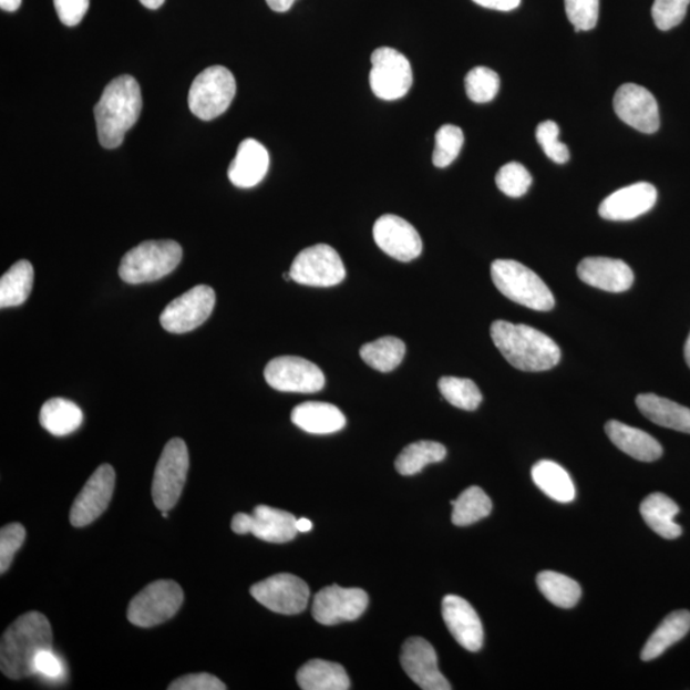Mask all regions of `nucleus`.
<instances>
[{"instance_id": "40", "label": "nucleus", "mask_w": 690, "mask_h": 690, "mask_svg": "<svg viewBox=\"0 0 690 690\" xmlns=\"http://www.w3.org/2000/svg\"><path fill=\"white\" fill-rule=\"evenodd\" d=\"M496 186L506 196L518 198L528 193L532 176L525 165L512 162L502 166L497 172Z\"/></svg>"}, {"instance_id": "31", "label": "nucleus", "mask_w": 690, "mask_h": 690, "mask_svg": "<svg viewBox=\"0 0 690 690\" xmlns=\"http://www.w3.org/2000/svg\"><path fill=\"white\" fill-rule=\"evenodd\" d=\"M83 413L76 403L69 399H50L40 411V423L54 436H66L79 430Z\"/></svg>"}, {"instance_id": "11", "label": "nucleus", "mask_w": 690, "mask_h": 690, "mask_svg": "<svg viewBox=\"0 0 690 690\" xmlns=\"http://www.w3.org/2000/svg\"><path fill=\"white\" fill-rule=\"evenodd\" d=\"M265 380L279 392L313 394L326 387L319 365L296 356H281L266 364Z\"/></svg>"}, {"instance_id": "2", "label": "nucleus", "mask_w": 690, "mask_h": 690, "mask_svg": "<svg viewBox=\"0 0 690 690\" xmlns=\"http://www.w3.org/2000/svg\"><path fill=\"white\" fill-rule=\"evenodd\" d=\"M490 332L504 359L521 371H547L562 359L559 346L535 328L497 320Z\"/></svg>"}, {"instance_id": "10", "label": "nucleus", "mask_w": 690, "mask_h": 690, "mask_svg": "<svg viewBox=\"0 0 690 690\" xmlns=\"http://www.w3.org/2000/svg\"><path fill=\"white\" fill-rule=\"evenodd\" d=\"M290 278L309 287H334L346 279V268L334 248L316 245L299 253L290 266Z\"/></svg>"}, {"instance_id": "6", "label": "nucleus", "mask_w": 690, "mask_h": 690, "mask_svg": "<svg viewBox=\"0 0 690 690\" xmlns=\"http://www.w3.org/2000/svg\"><path fill=\"white\" fill-rule=\"evenodd\" d=\"M236 91V79L226 66H209L198 74L189 89V110L203 121L218 119L227 112Z\"/></svg>"}, {"instance_id": "35", "label": "nucleus", "mask_w": 690, "mask_h": 690, "mask_svg": "<svg viewBox=\"0 0 690 690\" xmlns=\"http://www.w3.org/2000/svg\"><path fill=\"white\" fill-rule=\"evenodd\" d=\"M537 586L548 601L562 609L575 608L581 596V589L577 581L562 575V573L552 570L539 573Z\"/></svg>"}, {"instance_id": "1", "label": "nucleus", "mask_w": 690, "mask_h": 690, "mask_svg": "<svg viewBox=\"0 0 690 690\" xmlns=\"http://www.w3.org/2000/svg\"><path fill=\"white\" fill-rule=\"evenodd\" d=\"M53 631L45 615L31 611L21 615L4 631L0 643V669L7 678L20 680L35 674L37 656L53 648Z\"/></svg>"}, {"instance_id": "51", "label": "nucleus", "mask_w": 690, "mask_h": 690, "mask_svg": "<svg viewBox=\"0 0 690 690\" xmlns=\"http://www.w3.org/2000/svg\"><path fill=\"white\" fill-rule=\"evenodd\" d=\"M313 528L312 522L306 518L297 519V529L298 532H310Z\"/></svg>"}, {"instance_id": "43", "label": "nucleus", "mask_w": 690, "mask_h": 690, "mask_svg": "<svg viewBox=\"0 0 690 690\" xmlns=\"http://www.w3.org/2000/svg\"><path fill=\"white\" fill-rule=\"evenodd\" d=\"M690 0H655L652 19L661 31L674 29L683 22Z\"/></svg>"}, {"instance_id": "25", "label": "nucleus", "mask_w": 690, "mask_h": 690, "mask_svg": "<svg viewBox=\"0 0 690 690\" xmlns=\"http://www.w3.org/2000/svg\"><path fill=\"white\" fill-rule=\"evenodd\" d=\"M295 425L309 434L329 435L346 428V415L338 406L322 402H306L292 411Z\"/></svg>"}, {"instance_id": "21", "label": "nucleus", "mask_w": 690, "mask_h": 690, "mask_svg": "<svg viewBox=\"0 0 690 690\" xmlns=\"http://www.w3.org/2000/svg\"><path fill=\"white\" fill-rule=\"evenodd\" d=\"M443 618L449 631L465 650L478 652L484 646V627L475 609L464 598L447 595L443 600Z\"/></svg>"}, {"instance_id": "17", "label": "nucleus", "mask_w": 690, "mask_h": 690, "mask_svg": "<svg viewBox=\"0 0 690 690\" xmlns=\"http://www.w3.org/2000/svg\"><path fill=\"white\" fill-rule=\"evenodd\" d=\"M614 110L628 126L639 132L651 133L660 128L659 104L646 87L626 83L614 97Z\"/></svg>"}, {"instance_id": "27", "label": "nucleus", "mask_w": 690, "mask_h": 690, "mask_svg": "<svg viewBox=\"0 0 690 690\" xmlns=\"http://www.w3.org/2000/svg\"><path fill=\"white\" fill-rule=\"evenodd\" d=\"M639 511L647 526L662 538L676 539L683 534V528L676 522L679 506L669 496L651 494L645 498Z\"/></svg>"}, {"instance_id": "28", "label": "nucleus", "mask_w": 690, "mask_h": 690, "mask_svg": "<svg viewBox=\"0 0 690 690\" xmlns=\"http://www.w3.org/2000/svg\"><path fill=\"white\" fill-rule=\"evenodd\" d=\"M297 683L303 690H348L351 688L342 665L326 660H311L297 672Z\"/></svg>"}, {"instance_id": "46", "label": "nucleus", "mask_w": 690, "mask_h": 690, "mask_svg": "<svg viewBox=\"0 0 690 690\" xmlns=\"http://www.w3.org/2000/svg\"><path fill=\"white\" fill-rule=\"evenodd\" d=\"M90 0H54L58 17L65 27H78L89 11Z\"/></svg>"}, {"instance_id": "4", "label": "nucleus", "mask_w": 690, "mask_h": 690, "mask_svg": "<svg viewBox=\"0 0 690 690\" xmlns=\"http://www.w3.org/2000/svg\"><path fill=\"white\" fill-rule=\"evenodd\" d=\"M495 287L511 301L535 311H552L555 298L544 280L527 266L514 260H496L492 265Z\"/></svg>"}, {"instance_id": "16", "label": "nucleus", "mask_w": 690, "mask_h": 690, "mask_svg": "<svg viewBox=\"0 0 690 690\" xmlns=\"http://www.w3.org/2000/svg\"><path fill=\"white\" fill-rule=\"evenodd\" d=\"M115 472L111 464H103L89 478L72 505L70 521L73 527H85L102 515L112 501Z\"/></svg>"}, {"instance_id": "20", "label": "nucleus", "mask_w": 690, "mask_h": 690, "mask_svg": "<svg viewBox=\"0 0 690 690\" xmlns=\"http://www.w3.org/2000/svg\"><path fill=\"white\" fill-rule=\"evenodd\" d=\"M656 202L658 189L651 183L638 182L606 197L598 213L606 220L628 222L650 212Z\"/></svg>"}, {"instance_id": "15", "label": "nucleus", "mask_w": 690, "mask_h": 690, "mask_svg": "<svg viewBox=\"0 0 690 690\" xmlns=\"http://www.w3.org/2000/svg\"><path fill=\"white\" fill-rule=\"evenodd\" d=\"M369 606V596L361 588L332 585L316 594L312 617L323 626H336L362 617Z\"/></svg>"}, {"instance_id": "33", "label": "nucleus", "mask_w": 690, "mask_h": 690, "mask_svg": "<svg viewBox=\"0 0 690 690\" xmlns=\"http://www.w3.org/2000/svg\"><path fill=\"white\" fill-rule=\"evenodd\" d=\"M445 456L446 447L443 444L422 440L403 449L395 461V468L402 476H413L429 464L443 462Z\"/></svg>"}, {"instance_id": "45", "label": "nucleus", "mask_w": 690, "mask_h": 690, "mask_svg": "<svg viewBox=\"0 0 690 690\" xmlns=\"http://www.w3.org/2000/svg\"><path fill=\"white\" fill-rule=\"evenodd\" d=\"M171 690H226V684L218 678L202 672V674H188L174 680L168 687Z\"/></svg>"}, {"instance_id": "32", "label": "nucleus", "mask_w": 690, "mask_h": 690, "mask_svg": "<svg viewBox=\"0 0 690 690\" xmlns=\"http://www.w3.org/2000/svg\"><path fill=\"white\" fill-rule=\"evenodd\" d=\"M33 286V268L28 260L12 265L0 279V307H17L27 302Z\"/></svg>"}, {"instance_id": "47", "label": "nucleus", "mask_w": 690, "mask_h": 690, "mask_svg": "<svg viewBox=\"0 0 690 690\" xmlns=\"http://www.w3.org/2000/svg\"><path fill=\"white\" fill-rule=\"evenodd\" d=\"M33 671L35 674L50 680H61L65 674L63 662L53 652V648L43 650L37 656L35 662H33Z\"/></svg>"}, {"instance_id": "19", "label": "nucleus", "mask_w": 690, "mask_h": 690, "mask_svg": "<svg viewBox=\"0 0 690 690\" xmlns=\"http://www.w3.org/2000/svg\"><path fill=\"white\" fill-rule=\"evenodd\" d=\"M373 239L390 257L402 262H410L422 253V239L419 231L409 222L397 215H382L373 226Z\"/></svg>"}, {"instance_id": "7", "label": "nucleus", "mask_w": 690, "mask_h": 690, "mask_svg": "<svg viewBox=\"0 0 690 690\" xmlns=\"http://www.w3.org/2000/svg\"><path fill=\"white\" fill-rule=\"evenodd\" d=\"M189 455L185 442L174 437L165 445L156 464L152 494L157 509L169 512L176 506L186 485Z\"/></svg>"}, {"instance_id": "39", "label": "nucleus", "mask_w": 690, "mask_h": 690, "mask_svg": "<svg viewBox=\"0 0 690 690\" xmlns=\"http://www.w3.org/2000/svg\"><path fill=\"white\" fill-rule=\"evenodd\" d=\"M436 145L432 163L437 168H446L459 157L464 144L463 131L453 124H445L436 133Z\"/></svg>"}, {"instance_id": "3", "label": "nucleus", "mask_w": 690, "mask_h": 690, "mask_svg": "<svg viewBox=\"0 0 690 690\" xmlns=\"http://www.w3.org/2000/svg\"><path fill=\"white\" fill-rule=\"evenodd\" d=\"M143 107L138 82L123 74L104 90L95 105V121L100 145L115 148L122 145L126 133L135 126Z\"/></svg>"}, {"instance_id": "12", "label": "nucleus", "mask_w": 690, "mask_h": 690, "mask_svg": "<svg viewBox=\"0 0 690 690\" xmlns=\"http://www.w3.org/2000/svg\"><path fill=\"white\" fill-rule=\"evenodd\" d=\"M231 529L237 535L251 534L271 544L292 542L298 534L297 518L292 513L266 505L256 506L253 514H236L231 519Z\"/></svg>"}, {"instance_id": "42", "label": "nucleus", "mask_w": 690, "mask_h": 690, "mask_svg": "<svg viewBox=\"0 0 690 690\" xmlns=\"http://www.w3.org/2000/svg\"><path fill=\"white\" fill-rule=\"evenodd\" d=\"M565 12L576 31H589L596 28L600 14V0H564Z\"/></svg>"}, {"instance_id": "14", "label": "nucleus", "mask_w": 690, "mask_h": 690, "mask_svg": "<svg viewBox=\"0 0 690 690\" xmlns=\"http://www.w3.org/2000/svg\"><path fill=\"white\" fill-rule=\"evenodd\" d=\"M251 595L266 609L282 615H296L306 610L310 600V588L301 578L280 573L254 585Z\"/></svg>"}, {"instance_id": "54", "label": "nucleus", "mask_w": 690, "mask_h": 690, "mask_svg": "<svg viewBox=\"0 0 690 690\" xmlns=\"http://www.w3.org/2000/svg\"><path fill=\"white\" fill-rule=\"evenodd\" d=\"M164 518H168V512H162Z\"/></svg>"}, {"instance_id": "23", "label": "nucleus", "mask_w": 690, "mask_h": 690, "mask_svg": "<svg viewBox=\"0 0 690 690\" xmlns=\"http://www.w3.org/2000/svg\"><path fill=\"white\" fill-rule=\"evenodd\" d=\"M270 156L259 141L246 138L239 144L235 159L229 165L228 177L239 188H251L265 178Z\"/></svg>"}, {"instance_id": "52", "label": "nucleus", "mask_w": 690, "mask_h": 690, "mask_svg": "<svg viewBox=\"0 0 690 690\" xmlns=\"http://www.w3.org/2000/svg\"><path fill=\"white\" fill-rule=\"evenodd\" d=\"M141 4H143L144 7L148 8V10H157V8H161L165 0H140Z\"/></svg>"}, {"instance_id": "50", "label": "nucleus", "mask_w": 690, "mask_h": 690, "mask_svg": "<svg viewBox=\"0 0 690 690\" xmlns=\"http://www.w3.org/2000/svg\"><path fill=\"white\" fill-rule=\"evenodd\" d=\"M22 0H0V7L6 12H16L19 10Z\"/></svg>"}, {"instance_id": "5", "label": "nucleus", "mask_w": 690, "mask_h": 690, "mask_svg": "<svg viewBox=\"0 0 690 690\" xmlns=\"http://www.w3.org/2000/svg\"><path fill=\"white\" fill-rule=\"evenodd\" d=\"M182 247L176 240H146L123 256L120 277L128 285L159 280L176 270Z\"/></svg>"}, {"instance_id": "8", "label": "nucleus", "mask_w": 690, "mask_h": 690, "mask_svg": "<svg viewBox=\"0 0 690 690\" xmlns=\"http://www.w3.org/2000/svg\"><path fill=\"white\" fill-rule=\"evenodd\" d=\"M183 589L174 580H156L133 597L127 618L133 626L152 628L168 621L183 604Z\"/></svg>"}, {"instance_id": "36", "label": "nucleus", "mask_w": 690, "mask_h": 690, "mask_svg": "<svg viewBox=\"0 0 690 690\" xmlns=\"http://www.w3.org/2000/svg\"><path fill=\"white\" fill-rule=\"evenodd\" d=\"M452 522L459 527L471 526L488 517L493 511L492 498L477 486L464 490L461 496L452 502Z\"/></svg>"}, {"instance_id": "24", "label": "nucleus", "mask_w": 690, "mask_h": 690, "mask_svg": "<svg viewBox=\"0 0 690 690\" xmlns=\"http://www.w3.org/2000/svg\"><path fill=\"white\" fill-rule=\"evenodd\" d=\"M611 443L631 459L641 462H655L661 459V444L647 432L626 425L619 421H609L605 426Z\"/></svg>"}, {"instance_id": "34", "label": "nucleus", "mask_w": 690, "mask_h": 690, "mask_svg": "<svg viewBox=\"0 0 690 690\" xmlns=\"http://www.w3.org/2000/svg\"><path fill=\"white\" fill-rule=\"evenodd\" d=\"M403 340L395 337H384L362 346L360 354L364 363L380 372H392L402 363L405 356Z\"/></svg>"}, {"instance_id": "37", "label": "nucleus", "mask_w": 690, "mask_h": 690, "mask_svg": "<svg viewBox=\"0 0 690 690\" xmlns=\"http://www.w3.org/2000/svg\"><path fill=\"white\" fill-rule=\"evenodd\" d=\"M440 393L456 409L475 411L482 402L478 387L470 379L444 377L439 380Z\"/></svg>"}, {"instance_id": "44", "label": "nucleus", "mask_w": 690, "mask_h": 690, "mask_svg": "<svg viewBox=\"0 0 690 690\" xmlns=\"http://www.w3.org/2000/svg\"><path fill=\"white\" fill-rule=\"evenodd\" d=\"M27 538V529L20 523H11L0 531V573L10 569L14 555Z\"/></svg>"}, {"instance_id": "48", "label": "nucleus", "mask_w": 690, "mask_h": 690, "mask_svg": "<svg viewBox=\"0 0 690 690\" xmlns=\"http://www.w3.org/2000/svg\"><path fill=\"white\" fill-rule=\"evenodd\" d=\"M473 2L488 10L509 12L518 8L522 0H473Z\"/></svg>"}, {"instance_id": "26", "label": "nucleus", "mask_w": 690, "mask_h": 690, "mask_svg": "<svg viewBox=\"0 0 690 690\" xmlns=\"http://www.w3.org/2000/svg\"><path fill=\"white\" fill-rule=\"evenodd\" d=\"M636 404L645 418L656 425L690 434V410L687 406L656 394L638 395Z\"/></svg>"}, {"instance_id": "13", "label": "nucleus", "mask_w": 690, "mask_h": 690, "mask_svg": "<svg viewBox=\"0 0 690 690\" xmlns=\"http://www.w3.org/2000/svg\"><path fill=\"white\" fill-rule=\"evenodd\" d=\"M215 292L209 286H196L174 299L161 315L162 327L172 334L193 331L210 318Z\"/></svg>"}, {"instance_id": "41", "label": "nucleus", "mask_w": 690, "mask_h": 690, "mask_svg": "<svg viewBox=\"0 0 690 690\" xmlns=\"http://www.w3.org/2000/svg\"><path fill=\"white\" fill-rule=\"evenodd\" d=\"M560 128L554 121H545L538 124L536 138L544 153L556 164H565L570 159L567 145L560 143Z\"/></svg>"}, {"instance_id": "29", "label": "nucleus", "mask_w": 690, "mask_h": 690, "mask_svg": "<svg viewBox=\"0 0 690 690\" xmlns=\"http://www.w3.org/2000/svg\"><path fill=\"white\" fill-rule=\"evenodd\" d=\"M690 630V612L679 610L668 615L658 629L653 631L643 647L641 659L652 661L660 658L672 645L683 639Z\"/></svg>"}, {"instance_id": "9", "label": "nucleus", "mask_w": 690, "mask_h": 690, "mask_svg": "<svg viewBox=\"0 0 690 690\" xmlns=\"http://www.w3.org/2000/svg\"><path fill=\"white\" fill-rule=\"evenodd\" d=\"M370 86L382 100L393 102L409 94L413 83L412 66L398 50L382 47L371 56Z\"/></svg>"}, {"instance_id": "30", "label": "nucleus", "mask_w": 690, "mask_h": 690, "mask_svg": "<svg viewBox=\"0 0 690 690\" xmlns=\"http://www.w3.org/2000/svg\"><path fill=\"white\" fill-rule=\"evenodd\" d=\"M531 473L536 486L553 501L558 503L575 501V484L560 464L553 461H539Z\"/></svg>"}, {"instance_id": "22", "label": "nucleus", "mask_w": 690, "mask_h": 690, "mask_svg": "<svg viewBox=\"0 0 690 690\" xmlns=\"http://www.w3.org/2000/svg\"><path fill=\"white\" fill-rule=\"evenodd\" d=\"M577 272L586 285L611 293L626 292L635 281V274L625 261L609 257H587L579 262Z\"/></svg>"}, {"instance_id": "53", "label": "nucleus", "mask_w": 690, "mask_h": 690, "mask_svg": "<svg viewBox=\"0 0 690 690\" xmlns=\"http://www.w3.org/2000/svg\"><path fill=\"white\" fill-rule=\"evenodd\" d=\"M684 356H686V361H687V363H688V365L690 368V334H689V337L687 339V342H686Z\"/></svg>"}, {"instance_id": "49", "label": "nucleus", "mask_w": 690, "mask_h": 690, "mask_svg": "<svg viewBox=\"0 0 690 690\" xmlns=\"http://www.w3.org/2000/svg\"><path fill=\"white\" fill-rule=\"evenodd\" d=\"M274 12L285 13L296 3V0H266Z\"/></svg>"}, {"instance_id": "18", "label": "nucleus", "mask_w": 690, "mask_h": 690, "mask_svg": "<svg viewBox=\"0 0 690 690\" xmlns=\"http://www.w3.org/2000/svg\"><path fill=\"white\" fill-rule=\"evenodd\" d=\"M401 663L415 684L423 690H451L452 686L437 667L435 648L426 639L412 637L402 647Z\"/></svg>"}, {"instance_id": "38", "label": "nucleus", "mask_w": 690, "mask_h": 690, "mask_svg": "<svg viewBox=\"0 0 690 690\" xmlns=\"http://www.w3.org/2000/svg\"><path fill=\"white\" fill-rule=\"evenodd\" d=\"M501 89L498 74L487 66H476L465 78V93L472 102L485 104L492 102Z\"/></svg>"}]
</instances>
